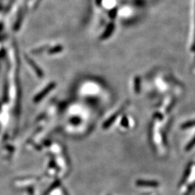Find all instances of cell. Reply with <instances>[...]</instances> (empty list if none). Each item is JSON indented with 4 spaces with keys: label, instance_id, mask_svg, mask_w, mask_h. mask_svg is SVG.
I'll list each match as a JSON object with an SVG mask.
<instances>
[{
    "label": "cell",
    "instance_id": "obj_1",
    "mask_svg": "<svg viewBox=\"0 0 195 195\" xmlns=\"http://www.w3.org/2000/svg\"><path fill=\"white\" fill-rule=\"evenodd\" d=\"M53 88H54V83L51 84V85H49V86H48L47 88H45L43 91H42L41 93H39L38 96H37V97H35V101H40V100L42 98L44 97V96H46V95L47 94V93H49L50 90H51V89H52Z\"/></svg>",
    "mask_w": 195,
    "mask_h": 195
},
{
    "label": "cell",
    "instance_id": "obj_2",
    "mask_svg": "<svg viewBox=\"0 0 195 195\" xmlns=\"http://www.w3.org/2000/svg\"><path fill=\"white\" fill-rule=\"evenodd\" d=\"M140 185L145 186H156L158 185V184L154 182H140Z\"/></svg>",
    "mask_w": 195,
    "mask_h": 195
},
{
    "label": "cell",
    "instance_id": "obj_3",
    "mask_svg": "<svg viewBox=\"0 0 195 195\" xmlns=\"http://www.w3.org/2000/svg\"><path fill=\"white\" fill-rule=\"evenodd\" d=\"M194 145H195V137L191 140V141H190V143H189L188 145L186 147V151L190 150H191Z\"/></svg>",
    "mask_w": 195,
    "mask_h": 195
},
{
    "label": "cell",
    "instance_id": "obj_4",
    "mask_svg": "<svg viewBox=\"0 0 195 195\" xmlns=\"http://www.w3.org/2000/svg\"><path fill=\"white\" fill-rule=\"evenodd\" d=\"M195 126V121H189V122L186 123L182 126V128H189L191 127H194Z\"/></svg>",
    "mask_w": 195,
    "mask_h": 195
},
{
    "label": "cell",
    "instance_id": "obj_5",
    "mask_svg": "<svg viewBox=\"0 0 195 195\" xmlns=\"http://www.w3.org/2000/svg\"><path fill=\"white\" fill-rule=\"evenodd\" d=\"M189 172H190V166H189L188 168H187L186 171H185V174H184V176H183V179H182V183H184V182H185L186 179V178L188 177L189 174Z\"/></svg>",
    "mask_w": 195,
    "mask_h": 195
},
{
    "label": "cell",
    "instance_id": "obj_6",
    "mask_svg": "<svg viewBox=\"0 0 195 195\" xmlns=\"http://www.w3.org/2000/svg\"><path fill=\"white\" fill-rule=\"evenodd\" d=\"M101 1H102V0H97V3L98 4H99V3L101 2Z\"/></svg>",
    "mask_w": 195,
    "mask_h": 195
}]
</instances>
